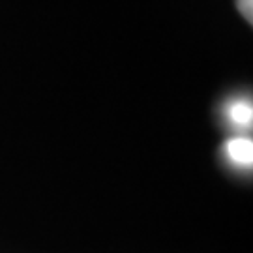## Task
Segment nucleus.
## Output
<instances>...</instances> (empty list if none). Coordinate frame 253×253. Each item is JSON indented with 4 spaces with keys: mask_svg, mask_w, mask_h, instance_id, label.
<instances>
[{
    "mask_svg": "<svg viewBox=\"0 0 253 253\" xmlns=\"http://www.w3.org/2000/svg\"><path fill=\"white\" fill-rule=\"evenodd\" d=\"M227 118L231 124H235L236 127H248L252 126L253 120V107L250 101H233L227 107Z\"/></svg>",
    "mask_w": 253,
    "mask_h": 253,
    "instance_id": "2",
    "label": "nucleus"
},
{
    "mask_svg": "<svg viewBox=\"0 0 253 253\" xmlns=\"http://www.w3.org/2000/svg\"><path fill=\"white\" fill-rule=\"evenodd\" d=\"M236 6L240 9L242 17L248 23H253V0H236Z\"/></svg>",
    "mask_w": 253,
    "mask_h": 253,
    "instance_id": "3",
    "label": "nucleus"
},
{
    "mask_svg": "<svg viewBox=\"0 0 253 253\" xmlns=\"http://www.w3.org/2000/svg\"><path fill=\"white\" fill-rule=\"evenodd\" d=\"M229 162L238 167H252L253 163V143L246 137H233L223 146Z\"/></svg>",
    "mask_w": 253,
    "mask_h": 253,
    "instance_id": "1",
    "label": "nucleus"
}]
</instances>
